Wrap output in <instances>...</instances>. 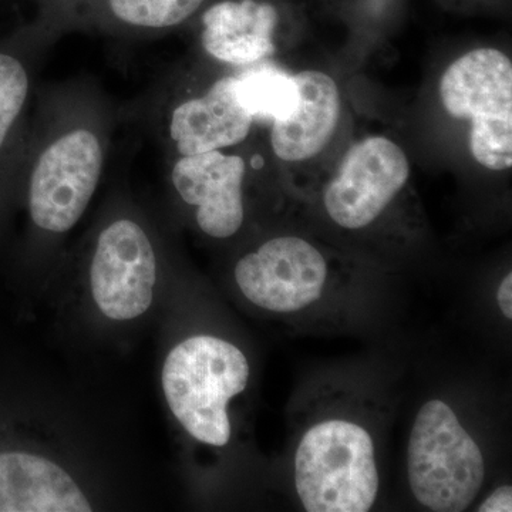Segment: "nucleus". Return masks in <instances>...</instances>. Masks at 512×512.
I'll return each instance as SVG.
<instances>
[{
  "label": "nucleus",
  "mask_w": 512,
  "mask_h": 512,
  "mask_svg": "<svg viewBox=\"0 0 512 512\" xmlns=\"http://www.w3.org/2000/svg\"><path fill=\"white\" fill-rule=\"evenodd\" d=\"M113 124V110L93 84L37 87L18 191L28 224L23 262L82 220L106 170Z\"/></svg>",
  "instance_id": "obj_1"
},
{
  "label": "nucleus",
  "mask_w": 512,
  "mask_h": 512,
  "mask_svg": "<svg viewBox=\"0 0 512 512\" xmlns=\"http://www.w3.org/2000/svg\"><path fill=\"white\" fill-rule=\"evenodd\" d=\"M251 366L234 343L212 335L181 340L165 357L161 386L168 409L198 443L225 447L231 441L228 406L248 387Z\"/></svg>",
  "instance_id": "obj_2"
},
{
  "label": "nucleus",
  "mask_w": 512,
  "mask_h": 512,
  "mask_svg": "<svg viewBox=\"0 0 512 512\" xmlns=\"http://www.w3.org/2000/svg\"><path fill=\"white\" fill-rule=\"evenodd\" d=\"M293 478L305 511L372 510L380 488L372 434L340 417L318 421L299 440Z\"/></svg>",
  "instance_id": "obj_3"
},
{
  "label": "nucleus",
  "mask_w": 512,
  "mask_h": 512,
  "mask_svg": "<svg viewBox=\"0 0 512 512\" xmlns=\"http://www.w3.org/2000/svg\"><path fill=\"white\" fill-rule=\"evenodd\" d=\"M407 477L417 503L433 512L466 511L483 488V451L443 400L424 403L414 419Z\"/></svg>",
  "instance_id": "obj_4"
},
{
  "label": "nucleus",
  "mask_w": 512,
  "mask_h": 512,
  "mask_svg": "<svg viewBox=\"0 0 512 512\" xmlns=\"http://www.w3.org/2000/svg\"><path fill=\"white\" fill-rule=\"evenodd\" d=\"M63 23L55 16L0 39V252L18 210L20 171L28 144L37 74Z\"/></svg>",
  "instance_id": "obj_5"
},
{
  "label": "nucleus",
  "mask_w": 512,
  "mask_h": 512,
  "mask_svg": "<svg viewBox=\"0 0 512 512\" xmlns=\"http://www.w3.org/2000/svg\"><path fill=\"white\" fill-rule=\"evenodd\" d=\"M440 99L454 119L470 121L471 156L491 171L512 167V62L493 49L471 50L447 67Z\"/></svg>",
  "instance_id": "obj_6"
},
{
  "label": "nucleus",
  "mask_w": 512,
  "mask_h": 512,
  "mask_svg": "<svg viewBox=\"0 0 512 512\" xmlns=\"http://www.w3.org/2000/svg\"><path fill=\"white\" fill-rule=\"evenodd\" d=\"M160 272L156 239L140 217L119 212L94 234L89 289L100 315L130 323L146 315L154 301Z\"/></svg>",
  "instance_id": "obj_7"
},
{
  "label": "nucleus",
  "mask_w": 512,
  "mask_h": 512,
  "mask_svg": "<svg viewBox=\"0 0 512 512\" xmlns=\"http://www.w3.org/2000/svg\"><path fill=\"white\" fill-rule=\"evenodd\" d=\"M234 281L241 295L261 311L298 313L325 295L329 265L306 239L285 235L262 242L238 259Z\"/></svg>",
  "instance_id": "obj_8"
},
{
  "label": "nucleus",
  "mask_w": 512,
  "mask_h": 512,
  "mask_svg": "<svg viewBox=\"0 0 512 512\" xmlns=\"http://www.w3.org/2000/svg\"><path fill=\"white\" fill-rule=\"evenodd\" d=\"M410 163L399 144L370 136L349 148L323 191V208L346 231H363L382 218L409 183Z\"/></svg>",
  "instance_id": "obj_9"
},
{
  "label": "nucleus",
  "mask_w": 512,
  "mask_h": 512,
  "mask_svg": "<svg viewBox=\"0 0 512 512\" xmlns=\"http://www.w3.org/2000/svg\"><path fill=\"white\" fill-rule=\"evenodd\" d=\"M247 161L224 150L173 157L170 183L195 225L212 239H228L245 222Z\"/></svg>",
  "instance_id": "obj_10"
},
{
  "label": "nucleus",
  "mask_w": 512,
  "mask_h": 512,
  "mask_svg": "<svg viewBox=\"0 0 512 512\" xmlns=\"http://www.w3.org/2000/svg\"><path fill=\"white\" fill-rule=\"evenodd\" d=\"M255 121L235 89V76L215 80L205 92L173 100L161 117L173 157L227 150L244 143Z\"/></svg>",
  "instance_id": "obj_11"
},
{
  "label": "nucleus",
  "mask_w": 512,
  "mask_h": 512,
  "mask_svg": "<svg viewBox=\"0 0 512 512\" xmlns=\"http://www.w3.org/2000/svg\"><path fill=\"white\" fill-rule=\"evenodd\" d=\"M200 43L217 62L248 67L275 53L281 12L271 0H217L201 10Z\"/></svg>",
  "instance_id": "obj_12"
},
{
  "label": "nucleus",
  "mask_w": 512,
  "mask_h": 512,
  "mask_svg": "<svg viewBox=\"0 0 512 512\" xmlns=\"http://www.w3.org/2000/svg\"><path fill=\"white\" fill-rule=\"evenodd\" d=\"M299 104L295 113L271 128L275 156L285 163H302L318 156L338 127L342 101L338 84L328 74L305 70L295 74Z\"/></svg>",
  "instance_id": "obj_13"
},
{
  "label": "nucleus",
  "mask_w": 512,
  "mask_h": 512,
  "mask_svg": "<svg viewBox=\"0 0 512 512\" xmlns=\"http://www.w3.org/2000/svg\"><path fill=\"white\" fill-rule=\"evenodd\" d=\"M74 2V0H73ZM92 16L109 26L136 35H157L183 26L208 0H87Z\"/></svg>",
  "instance_id": "obj_14"
},
{
  "label": "nucleus",
  "mask_w": 512,
  "mask_h": 512,
  "mask_svg": "<svg viewBox=\"0 0 512 512\" xmlns=\"http://www.w3.org/2000/svg\"><path fill=\"white\" fill-rule=\"evenodd\" d=\"M238 99L255 123L289 119L299 104L295 76L274 64L256 63L235 76Z\"/></svg>",
  "instance_id": "obj_15"
},
{
  "label": "nucleus",
  "mask_w": 512,
  "mask_h": 512,
  "mask_svg": "<svg viewBox=\"0 0 512 512\" xmlns=\"http://www.w3.org/2000/svg\"><path fill=\"white\" fill-rule=\"evenodd\" d=\"M480 512H511L512 511V488L511 485H501L495 488L493 493L477 508Z\"/></svg>",
  "instance_id": "obj_16"
},
{
  "label": "nucleus",
  "mask_w": 512,
  "mask_h": 512,
  "mask_svg": "<svg viewBox=\"0 0 512 512\" xmlns=\"http://www.w3.org/2000/svg\"><path fill=\"white\" fill-rule=\"evenodd\" d=\"M497 305L507 320L512 319V274L511 271L504 276L497 289Z\"/></svg>",
  "instance_id": "obj_17"
},
{
  "label": "nucleus",
  "mask_w": 512,
  "mask_h": 512,
  "mask_svg": "<svg viewBox=\"0 0 512 512\" xmlns=\"http://www.w3.org/2000/svg\"><path fill=\"white\" fill-rule=\"evenodd\" d=\"M56 2H57V5L55 6V9H53L52 12H49V13L55 12V10L57 9V6L60 5V2H62V0H56ZM67 2L70 3V2H72V0H67ZM69 3H67V5H69ZM49 13H47V15H49Z\"/></svg>",
  "instance_id": "obj_18"
}]
</instances>
